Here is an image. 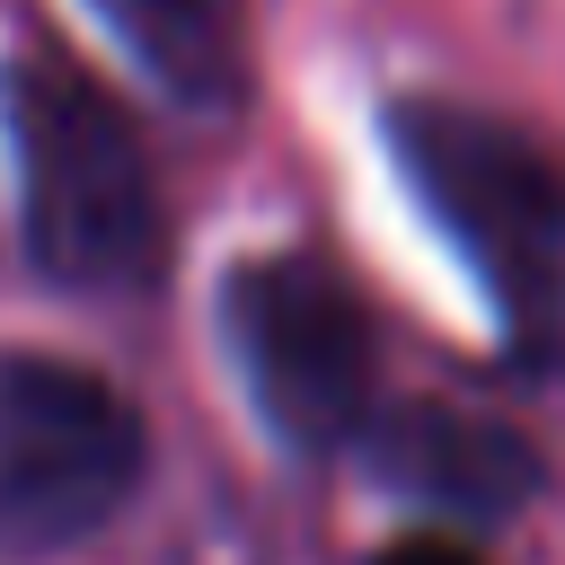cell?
<instances>
[{
	"label": "cell",
	"instance_id": "1",
	"mask_svg": "<svg viewBox=\"0 0 565 565\" xmlns=\"http://www.w3.org/2000/svg\"><path fill=\"white\" fill-rule=\"evenodd\" d=\"M388 141L406 185L494 300L512 353L565 371V159L521 124H494L450 97L388 106Z\"/></svg>",
	"mask_w": 565,
	"mask_h": 565
},
{
	"label": "cell",
	"instance_id": "2",
	"mask_svg": "<svg viewBox=\"0 0 565 565\" xmlns=\"http://www.w3.org/2000/svg\"><path fill=\"white\" fill-rule=\"evenodd\" d=\"M0 124L18 150V221L26 256L62 291H141L159 274V185L150 159L106 88H88L71 62H9L0 71Z\"/></svg>",
	"mask_w": 565,
	"mask_h": 565
},
{
	"label": "cell",
	"instance_id": "3",
	"mask_svg": "<svg viewBox=\"0 0 565 565\" xmlns=\"http://www.w3.org/2000/svg\"><path fill=\"white\" fill-rule=\"evenodd\" d=\"M141 486V415L115 380L0 353V556H53Z\"/></svg>",
	"mask_w": 565,
	"mask_h": 565
},
{
	"label": "cell",
	"instance_id": "4",
	"mask_svg": "<svg viewBox=\"0 0 565 565\" xmlns=\"http://www.w3.org/2000/svg\"><path fill=\"white\" fill-rule=\"evenodd\" d=\"M230 344L265 424L291 450H335L371 424V318L309 256H256L230 274Z\"/></svg>",
	"mask_w": 565,
	"mask_h": 565
},
{
	"label": "cell",
	"instance_id": "5",
	"mask_svg": "<svg viewBox=\"0 0 565 565\" xmlns=\"http://www.w3.org/2000/svg\"><path fill=\"white\" fill-rule=\"evenodd\" d=\"M371 468H380L406 503L441 512L450 530L512 521V512L530 503V486H539L530 441L503 433L494 415H459V406H397V415H380Z\"/></svg>",
	"mask_w": 565,
	"mask_h": 565
},
{
	"label": "cell",
	"instance_id": "6",
	"mask_svg": "<svg viewBox=\"0 0 565 565\" xmlns=\"http://www.w3.org/2000/svg\"><path fill=\"white\" fill-rule=\"evenodd\" d=\"M124 44L132 62L185 97V106H238L247 88V26H238V0H88Z\"/></svg>",
	"mask_w": 565,
	"mask_h": 565
},
{
	"label": "cell",
	"instance_id": "7",
	"mask_svg": "<svg viewBox=\"0 0 565 565\" xmlns=\"http://www.w3.org/2000/svg\"><path fill=\"white\" fill-rule=\"evenodd\" d=\"M371 565H486L459 530H415V539H397V547H380Z\"/></svg>",
	"mask_w": 565,
	"mask_h": 565
}]
</instances>
